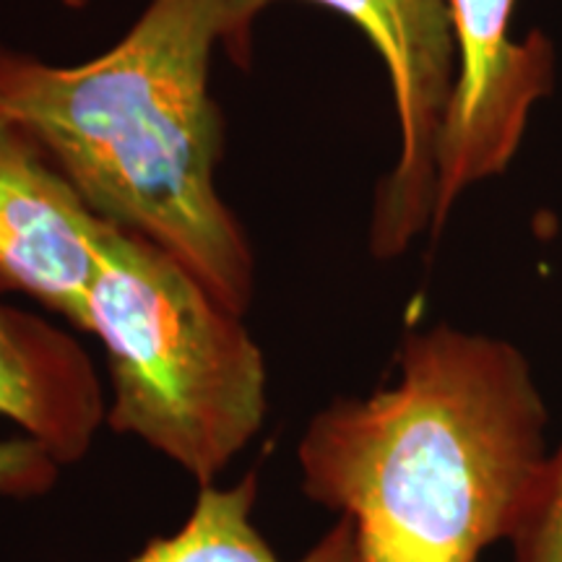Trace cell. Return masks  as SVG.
Here are the masks:
<instances>
[{"mask_svg":"<svg viewBox=\"0 0 562 562\" xmlns=\"http://www.w3.org/2000/svg\"><path fill=\"white\" fill-rule=\"evenodd\" d=\"M256 497V474L232 487L206 484L178 531L151 539L125 562H284L252 524ZM292 562H360L355 524L341 516L311 550Z\"/></svg>","mask_w":562,"mask_h":562,"instance_id":"cell-8","label":"cell"},{"mask_svg":"<svg viewBox=\"0 0 562 562\" xmlns=\"http://www.w3.org/2000/svg\"><path fill=\"white\" fill-rule=\"evenodd\" d=\"M510 544L513 562H562V440L550 451L529 516Z\"/></svg>","mask_w":562,"mask_h":562,"instance_id":"cell-9","label":"cell"},{"mask_svg":"<svg viewBox=\"0 0 562 562\" xmlns=\"http://www.w3.org/2000/svg\"><path fill=\"white\" fill-rule=\"evenodd\" d=\"M396 383L334 398L297 442L302 492L355 524L360 562H480L542 484L544 396L501 336L412 328Z\"/></svg>","mask_w":562,"mask_h":562,"instance_id":"cell-1","label":"cell"},{"mask_svg":"<svg viewBox=\"0 0 562 562\" xmlns=\"http://www.w3.org/2000/svg\"><path fill=\"white\" fill-rule=\"evenodd\" d=\"M0 417L60 467L79 463L108 422L100 378L81 344L9 305H0Z\"/></svg>","mask_w":562,"mask_h":562,"instance_id":"cell-7","label":"cell"},{"mask_svg":"<svg viewBox=\"0 0 562 562\" xmlns=\"http://www.w3.org/2000/svg\"><path fill=\"white\" fill-rule=\"evenodd\" d=\"M104 222L40 138L0 110V292H19L87 331Z\"/></svg>","mask_w":562,"mask_h":562,"instance_id":"cell-6","label":"cell"},{"mask_svg":"<svg viewBox=\"0 0 562 562\" xmlns=\"http://www.w3.org/2000/svg\"><path fill=\"white\" fill-rule=\"evenodd\" d=\"M60 463L40 442L21 438L0 440V495L34 501L47 495L60 476Z\"/></svg>","mask_w":562,"mask_h":562,"instance_id":"cell-10","label":"cell"},{"mask_svg":"<svg viewBox=\"0 0 562 562\" xmlns=\"http://www.w3.org/2000/svg\"><path fill=\"white\" fill-rule=\"evenodd\" d=\"M63 3H66V5H83L87 0H63Z\"/></svg>","mask_w":562,"mask_h":562,"instance_id":"cell-11","label":"cell"},{"mask_svg":"<svg viewBox=\"0 0 562 562\" xmlns=\"http://www.w3.org/2000/svg\"><path fill=\"white\" fill-rule=\"evenodd\" d=\"M459 76L438 151L430 237H440L456 203L503 175L558 83V50L542 30L513 32L518 0H446Z\"/></svg>","mask_w":562,"mask_h":562,"instance_id":"cell-5","label":"cell"},{"mask_svg":"<svg viewBox=\"0 0 562 562\" xmlns=\"http://www.w3.org/2000/svg\"><path fill=\"white\" fill-rule=\"evenodd\" d=\"M87 334L108 355V425L214 484L269 412L266 357L243 315L144 237L104 222Z\"/></svg>","mask_w":562,"mask_h":562,"instance_id":"cell-3","label":"cell"},{"mask_svg":"<svg viewBox=\"0 0 562 562\" xmlns=\"http://www.w3.org/2000/svg\"><path fill=\"white\" fill-rule=\"evenodd\" d=\"M279 0H227L224 50L248 63L252 24ZM351 21L389 74L398 151L372 199L368 243L393 261L430 235L438 151L459 76V47L446 0H307Z\"/></svg>","mask_w":562,"mask_h":562,"instance_id":"cell-4","label":"cell"},{"mask_svg":"<svg viewBox=\"0 0 562 562\" xmlns=\"http://www.w3.org/2000/svg\"><path fill=\"white\" fill-rule=\"evenodd\" d=\"M224 32L227 0H149L117 45L79 66L0 45V110L102 222L154 243L245 315L256 258L216 188L224 117L209 89Z\"/></svg>","mask_w":562,"mask_h":562,"instance_id":"cell-2","label":"cell"}]
</instances>
